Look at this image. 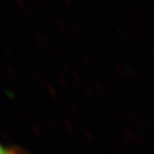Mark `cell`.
Returning <instances> with one entry per match:
<instances>
[{
	"label": "cell",
	"instance_id": "cell-1",
	"mask_svg": "<svg viewBox=\"0 0 154 154\" xmlns=\"http://www.w3.org/2000/svg\"><path fill=\"white\" fill-rule=\"evenodd\" d=\"M0 154H28L24 150L16 147H9L0 142Z\"/></svg>",
	"mask_w": 154,
	"mask_h": 154
}]
</instances>
